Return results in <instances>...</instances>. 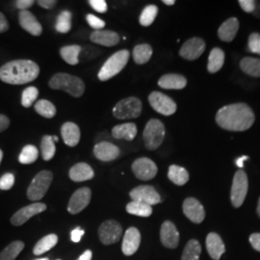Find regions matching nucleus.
<instances>
[{"label": "nucleus", "mask_w": 260, "mask_h": 260, "mask_svg": "<svg viewBox=\"0 0 260 260\" xmlns=\"http://www.w3.org/2000/svg\"><path fill=\"white\" fill-rule=\"evenodd\" d=\"M257 214H258V216L260 217V198L259 200H258V205H257Z\"/></svg>", "instance_id": "nucleus-57"}, {"label": "nucleus", "mask_w": 260, "mask_h": 260, "mask_svg": "<svg viewBox=\"0 0 260 260\" xmlns=\"http://www.w3.org/2000/svg\"><path fill=\"white\" fill-rule=\"evenodd\" d=\"M205 50V41L201 38H192L183 44L179 50V55L186 60L193 61L202 55Z\"/></svg>", "instance_id": "nucleus-15"}, {"label": "nucleus", "mask_w": 260, "mask_h": 260, "mask_svg": "<svg viewBox=\"0 0 260 260\" xmlns=\"http://www.w3.org/2000/svg\"><path fill=\"white\" fill-rule=\"evenodd\" d=\"M122 228L121 223L115 220H107L103 222L99 229V236L104 245L115 244L121 239Z\"/></svg>", "instance_id": "nucleus-10"}, {"label": "nucleus", "mask_w": 260, "mask_h": 260, "mask_svg": "<svg viewBox=\"0 0 260 260\" xmlns=\"http://www.w3.org/2000/svg\"><path fill=\"white\" fill-rule=\"evenodd\" d=\"M86 19H87L88 24H89L91 27L95 29V31L102 30V29L105 26V21H104V20L100 19V18H98V17H95V16H93L92 14L87 15Z\"/></svg>", "instance_id": "nucleus-45"}, {"label": "nucleus", "mask_w": 260, "mask_h": 260, "mask_svg": "<svg viewBox=\"0 0 260 260\" xmlns=\"http://www.w3.org/2000/svg\"><path fill=\"white\" fill-rule=\"evenodd\" d=\"M90 40L103 47H114L120 43V35L110 30H98L91 34Z\"/></svg>", "instance_id": "nucleus-22"}, {"label": "nucleus", "mask_w": 260, "mask_h": 260, "mask_svg": "<svg viewBox=\"0 0 260 260\" xmlns=\"http://www.w3.org/2000/svg\"><path fill=\"white\" fill-rule=\"evenodd\" d=\"M39 96V91L36 87H28L21 95V104L23 107L28 108L36 102Z\"/></svg>", "instance_id": "nucleus-42"}, {"label": "nucleus", "mask_w": 260, "mask_h": 260, "mask_svg": "<svg viewBox=\"0 0 260 260\" xmlns=\"http://www.w3.org/2000/svg\"><path fill=\"white\" fill-rule=\"evenodd\" d=\"M56 3L57 1L55 0H39L38 1V4L45 9H52L55 6Z\"/></svg>", "instance_id": "nucleus-52"}, {"label": "nucleus", "mask_w": 260, "mask_h": 260, "mask_svg": "<svg viewBox=\"0 0 260 260\" xmlns=\"http://www.w3.org/2000/svg\"><path fill=\"white\" fill-rule=\"evenodd\" d=\"M15 183V177L13 174H5L0 178V189L7 191L10 190Z\"/></svg>", "instance_id": "nucleus-44"}, {"label": "nucleus", "mask_w": 260, "mask_h": 260, "mask_svg": "<svg viewBox=\"0 0 260 260\" xmlns=\"http://www.w3.org/2000/svg\"><path fill=\"white\" fill-rule=\"evenodd\" d=\"M129 196L133 201L144 203L150 206L157 205L161 202L160 195L152 186H138L130 191Z\"/></svg>", "instance_id": "nucleus-13"}, {"label": "nucleus", "mask_w": 260, "mask_h": 260, "mask_svg": "<svg viewBox=\"0 0 260 260\" xmlns=\"http://www.w3.org/2000/svg\"><path fill=\"white\" fill-rule=\"evenodd\" d=\"M70 178L75 182H82L90 180L94 177L92 167L86 163H78L70 170Z\"/></svg>", "instance_id": "nucleus-26"}, {"label": "nucleus", "mask_w": 260, "mask_h": 260, "mask_svg": "<svg viewBox=\"0 0 260 260\" xmlns=\"http://www.w3.org/2000/svg\"><path fill=\"white\" fill-rule=\"evenodd\" d=\"M158 14V7L155 5H149L142 11L140 16V24L148 27L151 25Z\"/></svg>", "instance_id": "nucleus-41"}, {"label": "nucleus", "mask_w": 260, "mask_h": 260, "mask_svg": "<svg viewBox=\"0 0 260 260\" xmlns=\"http://www.w3.org/2000/svg\"><path fill=\"white\" fill-rule=\"evenodd\" d=\"M34 1L33 0H18L16 1V6L20 11H26L28 8L33 6Z\"/></svg>", "instance_id": "nucleus-48"}, {"label": "nucleus", "mask_w": 260, "mask_h": 260, "mask_svg": "<svg viewBox=\"0 0 260 260\" xmlns=\"http://www.w3.org/2000/svg\"><path fill=\"white\" fill-rule=\"evenodd\" d=\"M201 252L202 247L200 242L196 239H191L186 244L181 260H200Z\"/></svg>", "instance_id": "nucleus-35"}, {"label": "nucleus", "mask_w": 260, "mask_h": 260, "mask_svg": "<svg viewBox=\"0 0 260 260\" xmlns=\"http://www.w3.org/2000/svg\"><path fill=\"white\" fill-rule=\"evenodd\" d=\"M89 4L99 13H105L107 11V3L105 0H90Z\"/></svg>", "instance_id": "nucleus-46"}, {"label": "nucleus", "mask_w": 260, "mask_h": 260, "mask_svg": "<svg viewBox=\"0 0 260 260\" xmlns=\"http://www.w3.org/2000/svg\"><path fill=\"white\" fill-rule=\"evenodd\" d=\"M152 55V47L148 44H142L134 47L133 49V59L134 62L138 65L146 64L149 61Z\"/></svg>", "instance_id": "nucleus-32"}, {"label": "nucleus", "mask_w": 260, "mask_h": 260, "mask_svg": "<svg viewBox=\"0 0 260 260\" xmlns=\"http://www.w3.org/2000/svg\"><path fill=\"white\" fill-rule=\"evenodd\" d=\"M37 260H48V258H47V257H45V258H40V259Z\"/></svg>", "instance_id": "nucleus-60"}, {"label": "nucleus", "mask_w": 260, "mask_h": 260, "mask_svg": "<svg viewBox=\"0 0 260 260\" xmlns=\"http://www.w3.org/2000/svg\"><path fill=\"white\" fill-rule=\"evenodd\" d=\"M92 257H93L92 251L87 250V251H84L83 254L77 260H92Z\"/></svg>", "instance_id": "nucleus-54"}, {"label": "nucleus", "mask_w": 260, "mask_h": 260, "mask_svg": "<svg viewBox=\"0 0 260 260\" xmlns=\"http://www.w3.org/2000/svg\"><path fill=\"white\" fill-rule=\"evenodd\" d=\"M10 120L9 118L5 115L0 114V132L7 129L9 127Z\"/></svg>", "instance_id": "nucleus-53"}, {"label": "nucleus", "mask_w": 260, "mask_h": 260, "mask_svg": "<svg viewBox=\"0 0 260 260\" xmlns=\"http://www.w3.org/2000/svg\"><path fill=\"white\" fill-rule=\"evenodd\" d=\"M250 242L254 250L260 251V233H252L250 236Z\"/></svg>", "instance_id": "nucleus-49"}, {"label": "nucleus", "mask_w": 260, "mask_h": 260, "mask_svg": "<svg viewBox=\"0 0 260 260\" xmlns=\"http://www.w3.org/2000/svg\"><path fill=\"white\" fill-rule=\"evenodd\" d=\"M57 243H58V236L54 233L48 234L44 238H42L40 241L37 242V244L33 249V252L35 255H42L47 251H50L53 247H55Z\"/></svg>", "instance_id": "nucleus-31"}, {"label": "nucleus", "mask_w": 260, "mask_h": 260, "mask_svg": "<svg viewBox=\"0 0 260 260\" xmlns=\"http://www.w3.org/2000/svg\"><path fill=\"white\" fill-rule=\"evenodd\" d=\"M239 4L242 9L247 13H251L255 9V2L253 0H240Z\"/></svg>", "instance_id": "nucleus-47"}, {"label": "nucleus", "mask_w": 260, "mask_h": 260, "mask_svg": "<svg viewBox=\"0 0 260 260\" xmlns=\"http://www.w3.org/2000/svg\"><path fill=\"white\" fill-rule=\"evenodd\" d=\"M81 50H82L81 47L77 45L66 46L60 49V55L63 58L66 63L75 66L79 63V54Z\"/></svg>", "instance_id": "nucleus-30"}, {"label": "nucleus", "mask_w": 260, "mask_h": 260, "mask_svg": "<svg viewBox=\"0 0 260 260\" xmlns=\"http://www.w3.org/2000/svg\"><path fill=\"white\" fill-rule=\"evenodd\" d=\"M160 239L168 249H176L179 244V233L175 223L165 221L160 231Z\"/></svg>", "instance_id": "nucleus-17"}, {"label": "nucleus", "mask_w": 260, "mask_h": 260, "mask_svg": "<svg viewBox=\"0 0 260 260\" xmlns=\"http://www.w3.org/2000/svg\"><path fill=\"white\" fill-rule=\"evenodd\" d=\"M168 177L176 185L182 186L185 185L188 182L189 174L184 168L177 166V165H172L169 168Z\"/></svg>", "instance_id": "nucleus-29"}, {"label": "nucleus", "mask_w": 260, "mask_h": 260, "mask_svg": "<svg viewBox=\"0 0 260 260\" xmlns=\"http://www.w3.org/2000/svg\"><path fill=\"white\" fill-rule=\"evenodd\" d=\"M57 260H61V259H57Z\"/></svg>", "instance_id": "nucleus-61"}, {"label": "nucleus", "mask_w": 260, "mask_h": 260, "mask_svg": "<svg viewBox=\"0 0 260 260\" xmlns=\"http://www.w3.org/2000/svg\"><path fill=\"white\" fill-rule=\"evenodd\" d=\"M187 79L183 75L169 74L163 75L158 80V86L166 90H181L185 88Z\"/></svg>", "instance_id": "nucleus-24"}, {"label": "nucleus", "mask_w": 260, "mask_h": 260, "mask_svg": "<svg viewBox=\"0 0 260 260\" xmlns=\"http://www.w3.org/2000/svg\"><path fill=\"white\" fill-rule=\"evenodd\" d=\"M25 244L22 241H14L0 252V260H15L24 249Z\"/></svg>", "instance_id": "nucleus-34"}, {"label": "nucleus", "mask_w": 260, "mask_h": 260, "mask_svg": "<svg viewBox=\"0 0 260 260\" xmlns=\"http://www.w3.org/2000/svg\"><path fill=\"white\" fill-rule=\"evenodd\" d=\"M52 140H53L54 143H56V142L58 141V137H57V136H52Z\"/></svg>", "instance_id": "nucleus-59"}, {"label": "nucleus", "mask_w": 260, "mask_h": 260, "mask_svg": "<svg viewBox=\"0 0 260 260\" xmlns=\"http://www.w3.org/2000/svg\"><path fill=\"white\" fill-rule=\"evenodd\" d=\"M248 158H249L248 156H242V157L238 158V159L236 160V165L239 168L243 167L244 162H245L246 160H248Z\"/></svg>", "instance_id": "nucleus-55"}, {"label": "nucleus", "mask_w": 260, "mask_h": 260, "mask_svg": "<svg viewBox=\"0 0 260 260\" xmlns=\"http://www.w3.org/2000/svg\"><path fill=\"white\" fill-rule=\"evenodd\" d=\"M125 209L127 213L139 217H149L152 214V207L150 205L135 201H132L131 203L127 204Z\"/></svg>", "instance_id": "nucleus-36"}, {"label": "nucleus", "mask_w": 260, "mask_h": 260, "mask_svg": "<svg viewBox=\"0 0 260 260\" xmlns=\"http://www.w3.org/2000/svg\"><path fill=\"white\" fill-rule=\"evenodd\" d=\"M39 157V150L37 148L33 145H27L25 146L19 156V163L27 165V164H32L37 161Z\"/></svg>", "instance_id": "nucleus-40"}, {"label": "nucleus", "mask_w": 260, "mask_h": 260, "mask_svg": "<svg viewBox=\"0 0 260 260\" xmlns=\"http://www.w3.org/2000/svg\"><path fill=\"white\" fill-rule=\"evenodd\" d=\"M84 233H84V231H82L80 228L75 229V231H73L72 234H71V239H72V241L75 242V243H78V242L81 240Z\"/></svg>", "instance_id": "nucleus-50"}, {"label": "nucleus", "mask_w": 260, "mask_h": 260, "mask_svg": "<svg viewBox=\"0 0 260 260\" xmlns=\"http://www.w3.org/2000/svg\"><path fill=\"white\" fill-rule=\"evenodd\" d=\"M182 209L186 217L193 223H203L205 220V208L195 198H187L183 202Z\"/></svg>", "instance_id": "nucleus-16"}, {"label": "nucleus", "mask_w": 260, "mask_h": 260, "mask_svg": "<svg viewBox=\"0 0 260 260\" xmlns=\"http://www.w3.org/2000/svg\"><path fill=\"white\" fill-rule=\"evenodd\" d=\"M8 29H9V22L6 19V17L4 16V14L0 12V33H4Z\"/></svg>", "instance_id": "nucleus-51"}, {"label": "nucleus", "mask_w": 260, "mask_h": 260, "mask_svg": "<svg viewBox=\"0 0 260 260\" xmlns=\"http://www.w3.org/2000/svg\"><path fill=\"white\" fill-rule=\"evenodd\" d=\"M141 244V233L136 228H129L123 236L121 250L123 254L129 256L134 254L139 249Z\"/></svg>", "instance_id": "nucleus-18"}, {"label": "nucleus", "mask_w": 260, "mask_h": 260, "mask_svg": "<svg viewBox=\"0 0 260 260\" xmlns=\"http://www.w3.org/2000/svg\"><path fill=\"white\" fill-rule=\"evenodd\" d=\"M129 55L128 50L121 49L110 56L102 67L98 75L99 79L101 81H107L115 75L120 74L127 64L129 60Z\"/></svg>", "instance_id": "nucleus-4"}, {"label": "nucleus", "mask_w": 260, "mask_h": 260, "mask_svg": "<svg viewBox=\"0 0 260 260\" xmlns=\"http://www.w3.org/2000/svg\"><path fill=\"white\" fill-rule=\"evenodd\" d=\"M2 158H3V152H2V150L0 149V163H1V161H2Z\"/></svg>", "instance_id": "nucleus-58"}, {"label": "nucleus", "mask_w": 260, "mask_h": 260, "mask_svg": "<svg viewBox=\"0 0 260 260\" xmlns=\"http://www.w3.org/2000/svg\"><path fill=\"white\" fill-rule=\"evenodd\" d=\"M120 149L109 142H101L93 148V154L101 161L109 162L120 156Z\"/></svg>", "instance_id": "nucleus-19"}, {"label": "nucleus", "mask_w": 260, "mask_h": 260, "mask_svg": "<svg viewBox=\"0 0 260 260\" xmlns=\"http://www.w3.org/2000/svg\"><path fill=\"white\" fill-rule=\"evenodd\" d=\"M239 29V21L236 18L226 19L218 30V36L223 42L230 43L234 40Z\"/></svg>", "instance_id": "nucleus-25"}, {"label": "nucleus", "mask_w": 260, "mask_h": 260, "mask_svg": "<svg viewBox=\"0 0 260 260\" xmlns=\"http://www.w3.org/2000/svg\"><path fill=\"white\" fill-rule=\"evenodd\" d=\"M205 245L210 257L214 260L220 259L225 251V247L223 240L221 236L217 233H209L206 237Z\"/></svg>", "instance_id": "nucleus-21"}, {"label": "nucleus", "mask_w": 260, "mask_h": 260, "mask_svg": "<svg viewBox=\"0 0 260 260\" xmlns=\"http://www.w3.org/2000/svg\"><path fill=\"white\" fill-rule=\"evenodd\" d=\"M137 135V126L133 122H127L116 125L112 129V136L115 139L132 141Z\"/></svg>", "instance_id": "nucleus-27"}, {"label": "nucleus", "mask_w": 260, "mask_h": 260, "mask_svg": "<svg viewBox=\"0 0 260 260\" xmlns=\"http://www.w3.org/2000/svg\"><path fill=\"white\" fill-rule=\"evenodd\" d=\"M142 102L139 99L130 96L123 99L115 105L113 108V115L119 120L135 119L142 113Z\"/></svg>", "instance_id": "nucleus-7"}, {"label": "nucleus", "mask_w": 260, "mask_h": 260, "mask_svg": "<svg viewBox=\"0 0 260 260\" xmlns=\"http://www.w3.org/2000/svg\"><path fill=\"white\" fill-rule=\"evenodd\" d=\"M40 74V67L31 60H15L0 68V79L5 83L22 85L34 81Z\"/></svg>", "instance_id": "nucleus-2"}, {"label": "nucleus", "mask_w": 260, "mask_h": 260, "mask_svg": "<svg viewBox=\"0 0 260 260\" xmlns=\"http://www.w3.org/2000/svg\"><path fill=\"white\" fill-rule=\"evenodd\" d=\"M53 180V174L49 171H42L33 178L27 189V198L32 202L42 200Z\"/></svg>", "instance_id": "nucleus-6"}, {"label": "nucleus", "mask_w": 260, "mask_h": 260, "mask_svg": "<svg viewBox=\"0 0 260 260\" xmlns=\"http://www.w3.org/2000/svg\"><path fill=\"white\" fill-rule=\"evenodd\" d=\"M220 127L230 131L248 130L254 122V114L245 103H234L222 107L216 115Z\"/></svg>", "instance_id": "nucleus-1"}, {"label": "nucleus", "mask_w": 260, "mask_h": 260, "mask_svg": "<svg viewBox=\"0 0 260 260\" xmlns=\"http://www.w3.org/2000/svg\"><path fill=\"white\" fill-rule=\"evenodd\" d=\"M48 85L53 90H62L74 98L81 96L85 91V84L82 79L75 75L59 73L53 75Z\"/></svg>", "instance_id": "nucleus-3"}, {"label": "nucleus", "mask_w": 260, "mask_h": 260, "mask_svg": "<svg viewBox=\"0 0 260 260\" xmlns=\"http://www.w3.org/2000/svg\"><path fill=\"white\" fill-rule=\"evenodd\" d=\"M242 71L253 77H260V59L245 57L240 62Z\"/></svg>", "instance_id": "nucleus-33"}, {"label": "nucleus", "mask_w": 260, "mask_h": 260, "mask_svg": "<svg viewBox=\"0 0 260 260\" xmlns=\"http://www.w3.org/2000/svg\"><path fill=\"white\" fill-rule=\"evenodd\" d=\"M72 18L73 15L70 11H63L56 19L55 29L62 34H66L72 29Z\"/></svg>", "instance_id": "nucleus-37"}, {"label": "nucleus", "mask_w": 260, "mask_h": 260, "mask_svg": "<svg viewBox=\"0 0 260 260\" xmlns=\"http://www.w3.org/2000/svg\"><path fill=\"white\" fill-rule=\"evenodd\" d=\"M248 188H249V182H248V177L246 173L242 170L237 171L233 177L232 192H231V200L234 207L238 208L243 205L248 193Z\"/></svg>", "instance_id": "nucleus-8"}, {"label": "nucleus", "mask_w": 260, "mask_h": 260, "mask_svg": "<svg viewBox=\"0 0 260 260\" xmlns=\"http://www.w3.org/2000/svg\"><path fill=\"white\" fill-rule=\"evenodd\" d=\"M132 172L141 180H150L156 177L158 169L156 164L149 158L136 159L132 164Z\"/></svg>", "instance_id": "nucleus-11"}, {"label": "nucleus", "mask_w": 260, "mask_h": 260, "mask_svg": "<svg viewBox=\"0 0 260 260\" xmlns=\"http://www.w3.org/2000/svg\"><path fill=\"white\" fill-rule=\"evenodd\" d=\"M165 135L166 130L162 121L157 119L149 120L143 133L146 148L149 150L157 149L163 143Z\"/></svg>", "instance_id": "nucleus-5"}, {"label": "nucleus", "mask_w": 260, "mask_h": 260, "mask_svg": "<svg viewBox=\"0 0 260 260\" xmlns=\"http://www.w3.org/2000/svg\"><path fill=\"white\" fill-rule=\"evenodd\" d=\"M61 134L66 145L73 148L77 146L81 136L78 125L72 121H67L62 125Z\"/></svg>", "instance_id": "nucleus-23"}, {"label": "nucleus", "mask_w": 260, "mask_h": 260, "mask_svg": "<svg viewBox=\"0 0 260 260\" xmlns=\"http://www.w3.org/2000/svg\"><path fill=\"white\" fill-rule=\"evenodd\" d=\"M163 3L166 4V5H169V6H172L176 3V1L175 0H163Z\"/></svg>", "instance_id": "nucleus-56"}, {"label": "nucleus", "mask_w": 260, "mask_h": 260, "mask_svg": "<svg viewBox=\"0 0 260 260\" xmlns=\"http://www.w3.org/2000/svg\"><path fill=\"white\" fill-rule=\"evenodd\" d=\"M46 210H47V205L42 204V203H35V204H32V205L24 206L13 215V217L11 218V223L16 225V226L22 225L23 223H26L28 220L30 218H32L33 216L42 213Z\"/></svg>", "instance_id": "nucleus-14"}, {"label": "nucleus", "mask_w": 260, "mask_h": 260, "mask_svg": "<svg viewBox=\"0 0 260 260\" xmlns=\"http://www.w3.org/2000/svg\"><path fill=\"white\" fill-rule=\"evenodd\" d=\"M150 106L164 116H171L177 111V103L170 96L160 92H152L149 95Z\"/></svg>", "instance_id": "nucleus-9"}, {"label": "nucleus", "mask_w": 260, "mask_h": 260, "mask_svg": "<svg viewBox=\"0 0 260 260\" xmlns=\"http://www.w3.org/2000/svg\"><path fill=\"white\" fill-rule=\"evenodd\" d=\"M91 197L92 192L88 187H82L76 190L70 199L68 211L72 215L80 213L90 204Z\"/></svg>", "instance_id": "nucleus-12"}, {"label": "nucleus", "mask_w": 260, "mask_h": 260, "mask_svg": "<svg viewBox=\"0 0 260 260\" xmlns=\"http://www.w3.org/2000/svg\"><path fill=\"white\" fill-rule=\"evenodd\" d=\"M224 63V53L223 50L219 47H214L210 51L209 58H208V64L207 70L210 74H215L219 72L223 68Z\"/></svg>", "instance_id": "nucleus-28"}, {"label": "nucleus", "mask_w": 260, "mask_h": 260, "mask_svg": "<svg viewBox=\"0 0 260 260\" xmlns=\"http://www.w3.org/2000/svg\"><path fill=\"white\" fill-rule=\"evenodd\" d=\"M41 151L45 161H49L54 157L56 148L55 143L52 140V136L46 135L43 137L41 143Z\"/></svg>", "instance_id": "nucleus-38"}, {"label": "nucleus", "mask_w": 260, "mask_h": 260, "mask_svg": "<svg viewBox=\"0 0 260 260\" xmlns=\"http://www.w3.org/2000/svg\"><path fill=\"white\" fill-rule=\"evenodd\" d=\"M19 22L20 26L32 36H40L43 33L41 23L38 21L36 17L27 10L19 12Z\"/></svg>", "instance_id": "nucleus-20"}, {"label": "nucleus", "mask_w": 260, "mask_h": 260, "mask_svg": "<svg viewBox=\"0 0 260 260\" xmlns=\"http://www.w3.org/2000/svg\"><path fill=\"white\" fill-rule=\"evenodd\" d=\"M248 47L251 52L260 55V34L252 33L250 35Z\"/></svg>", "instance_id": "nucleus-43"}, {"label": "nucleus", "mask_w": 260, "mask_h": 260, "mask_svg": "<svg viewBox=\"0 0 260 260\" xmlns=\"http://www.w3.org/2000/svg\"><path fill=\"white\" fill-rule=\"evenodd\" d=\"M35 111L44 118L51 119L56 115V107L47 100H41L35 103Z\"/></svg>", "instance_id": "nucleus-39"}]
</instances>
